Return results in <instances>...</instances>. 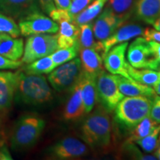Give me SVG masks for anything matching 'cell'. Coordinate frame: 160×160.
I'll return each mask as SVG.
<instances>
[{
	"label": "cell",
	"instance_id": "obj_1",
	"mask_svg": "<svg viewBox=\"0 0 160 160\" xmlns=\"http://www.w3.org/2000/svg\"><path fill=\"white\" fill-rule=\"evenodd\" d=\"M80 135L85 143L93 149L106 150L112 143V125L109 111L99 105L85 117Z\"/></svg>",
	"mask_w": 160,
	"mask_h": 160
},
{
	"label": "cell",
	"instance_id": "obj_2",
	"mask_svg": "<svg viewBox=\"0 0 160 160\" xmlns=\"http://www.w3.org/2000/svg\"><path fill=\"white\" fill-rule=\"evenodd\" d=\"M54 96L48 81L43 75L19 71L14 100L17 103L28 106H42L53 101Z\"/></svg>",
	"mask_w": 160,
	"mask_h": 160
},
{
	"label": "cell",
	"instance_id": "obj_3",
	"mask_svg": "<svg viewBox=\"0 0 160 160\" xmlns=\"http://www.w3.org/2000/svg\"><path fill=\"white\" fill-rule=\"evenodd\" d=\"M45 128V121L37 113L21 116L14 123L8 141L12 150L22 151L31 148L39 139Z\"/></svg>",
	"mask_w": 160,
	"mask_h": 160
},
{
	"label": "cell",
	"instance_id": "obj_4",
	"mask_svg": "<svg viewBox=\"0 0 160 160\" xmlns=\"http://www.w3.org/2000/svg\"><path fill=\"white\" fill-rule=\"evenodd\" d=\"M152 102L153 98L143 96L124 97L113 111L115 122L123 131H131L149 116Z\"/></svg>",
	"mask_w": 160,
	"mask_h": 160
},
{
	"label": "cell",
	"instance_id": "obj_5",
	"mask_svg": "<svg viewBox=\"0 0 160 160\" xmlns=\"http://www.w3.org/2000/svg\"><path fill=\"white\" fill-rule=\"evenodd\" d=\"M82 75L81 62L78 57L60 65L51 71L48 81L55 91H71L77 85Z\"/></svg>",
	"mask_w": 160,
	"mask_h": 160
},
{
	"label": "cell",
	"instance_id": "obj_6",
	"mask_svg": "<svg viewBox=\"0 0 160 160\" xmlns=\"http://www.w3.org/2000/svg\"><path fill=\"white\" fill-rule=\"evenodd\" d=\"M59 49L57 33H41L28 37L22 57L23 63L29 64L40 58L51 55Z\"/></svg>",
	"mask_w": 160,
	"mask_h": 160
},
{
	"label": "cell",
	"instance_id": "obj_7",
	"mask_svg": "<svg viewBox=\"0 0 160 160\" xmlns=\"http://www.w3.org/2000/svg\"><path fill=\"white\" fill-rule=\"evenodd\" d=\"M98 102L109 112H113L125 97L118 87L117 75L103 70L97 77Z\"/></svg>",
	"mask_w": 160,
	"mask_h": 160
},
{
	"label": "cell",
	"instance_id": "obj_8",
	"mask_svg": "<svg viewBox=\"0 0 160 160\" xmlns=\"http://www.w3.org/2000/svg\"><path fill=\"white\" fill-rule=\"evenodd\" d=\"M88 153L87 145L73 137H64L46 150L48 159L58 160L79 159Z\"/></svg>",
	"mask_w": 160,
	"mask_h": 160
},
{
	"label": "cell",
	"instance_id": "obj_9",
	"mask_svg": "<svg viewBox=\"0 0 160 160\" xmlns=\"http://www.w3.org/2000/svg\"><path fill=\"white\" fill-rule=\"evenodd\" d=\"M128 60L132 67L139 69L159 71L160 65L153 55L148 41L142 37H137L128 49Z\"/></svg>",
	"mask_w": 160,
	"mask_h": 160
},
{
	"label": "cell",
	"instance_id": "obj_10",
	"mask_svg": "<svg viewBox=\"0 0 160 160\" xmlns=\"http://www.w3.org/2000/svg\"><path fill=\"white\" fill-rule=\"evenodd\" d=\"M20 33L24 37L41 33L55 34L59 31V25L51 17L40 11L33 12L19 20Z\"/></svg>",
	"mask_w": 160,
	"mask_h": 160
},
{
	"label": "cell",
	"instance_id": "obj_11",
	"mask_svg": "<svg viewBox=\"0 0 160 160\" xmlns=\"http://www.w3.org/2000/svg\"><path fill=\"white\" fill-rule=\"evenodd\" d=\"M128 19V18L117 15L107 6L98 15L94 22H93L95 39L98 41L106 39L120 26L124 25Z\"/></svg>",
	"mask_w": 160,
	"mask_h": 160
},
{
	"label": "cell",
	"instance_id": "obj_12",
	"mask_svg": "<svg viewBox=\"0 0 160 160\" xmlns=\"http://www.w3.org/2000/svg\"><path fill=\"white\" fill-rule=\"evenodd\" d=\"M128 47V42L119 44L113 46L103 57L105 69L112 74L119 75L132 79L128 72V62H126L125 53Z\"/></svg>",
	"mask_w": 160,
	"mask_h": 160
},
{
	"label": "cell",
	"instance_id": "obj_13",
	"mask_svg": "<svg viewBox=\"0 0 160 160\" xmlns=\"http://www.w3.org/2000/svg\"><path fill=\"white\" fill-rule=\"evenodd\" d=\"M39 0H0V13L15 20L41 11Z\"/></svg>",
	"mask_w": 160,
	"mask_h": 160
},
{
	"label": "cell",
	"instance_id": "obj_14",
	"mask_svg": "<svg viewBox=\"0 0 160 160\" xmlns=\"http://www.w3.org/2000/svg\"><path fill=\"white\" fill-rule=\"evenodd\" d=\"M18 79L19 71L0 72V113L5 115L14 100Z\"/></svg>",
	"mask_w": 160,
	"mask_h": 160
},
{
	"label": "cell",
	"instance_id": "obj_15",
	"mask_svg": "<svg viewBox=\"0 0 160 160\" xmlns=\"http://www.w3.org/2000/svg\"><path fill=\"white\" fill-rule=\"evenodd\" d=\"M143 31L144 29L142 26L136 24H128L120 26L109 37L101 41L103 49V57L113 46L142 36Z\"/></svg>",
	"mask_w": 160,
	"mask_h": 160
},
{
	"label": "cell",
	"instance_id": "obj_16",
	"mask_svg": "<svg viewBox=\"0 0 160 160\" xmlns=\"http://www.w3.org/2000/svg\"><path fill=\"white\" fill-rule=\"evenodd\" d=\"M71 91V95L64 107L62 118L66 122H77L87 114L81 95L79 80Z\"/></svg>",
	"mask_w": 160,
	"mask_h": 160
},
{
	"label": "cell",
	"instance_id": "obj_17",
	"mask_svg": "<svg viewBox=\"0 0 160 160\" xmlns=\"http://www.w3.org/2000/svg\"><path fill=\"white\" fill-rule=\"evenodd\" d=\"M82 73L85 75L97 77L103 71L102 55L93 48H82L79 50Z\"/></svg>",
	"mask_w": 160,
	"mask_h": 160
},
{
	"label": "cell",
	"instance_id": "obj_18",
	"mask_svg": "<svg viewBox=\"0 0 160 160\" xmlns=\"http://www.w3.org/2000/svg\"><path fill=\"white\" fill-rule=\"evenodd\" d=\"M118 87L119 91L126 97H148L153 98L157 95L152 87L143 85L134 79H130L122 76L117 75Z\"/></svg>",
	"mask_w": 160,
	"mask_h": 160
},
{
	"label": "cell",
	"instance_id": "obj_19",
	"mask_svg": "<svg viewBox=\"0 0 160 160\" xmlns=\"http://www.w3.org/2000/svg\"><path fill=\"white\" fill-rule=\"evenodd\" d=\"M24 46V40L22 38L0 33V54L3 57L13 61L20 60L23 56Z\"/></svg>",
	"mask_w": 160,
	"mask_h": 160
},
{
	"label": "cell",
	"instance_id": "obj_20",
	"mask_svg": "<svg viewBox=\"0 0 160 160\" xmlns=\"http://www.w3.org/2000/svg\"><path fill=\"white\" fill-rule=\"evenodd\" d=\"M59 31L57 33L59 49L67 48L77 45L79 28L70 20H61L59 22Z\"/></svg>",
	"mask_w": 160,
	"mask_h": 160
},
{
	"label": "cell",
	"instance_id": "obj_21",
	"mask_svg": "<svg viewBox=\"0 0 160 160\" xmlns=\"http://www.w3.org/2000/svg\"><path fill=\"white\" fill-rule=\"evenodd\" d=\"M81 95L86 113H89L94 108L98 102L97 90V77L85 75L82 73L79 79Z\"/></svg>",
	"mask_w": 160,
	"mask_h": 160
},
{
	"label": "cell",
	"instance_id": "obj_22",
	"mask_svg": "<svg viewBox=\"0 0 160 160\" xmlns=\"http://www.w3.org/2000/svg\"><path fill=\"white\" fill-rule=\"evenodd\" d=\"M133 13L137 19L152 25L160 16V0H137Z\"/></svg>",
	"mask_w": 160,
	"mask_h": 160
},
{
	"label": "cell",
	"instance_id": "obj_23",
	"mask_svg": "<svg viewBox=\"0 0 160 160\" xmlns=\"http://www.w3.org/2000/svg\"><path fill=\"white\" fill-rule=\"evenodd\" d=\"M79 33L77 45L79 49L93 48L100 53L103 58V49L101 41H95L93 31V22L79 26Z\"/></svg>",
	"mask_w": 160,
	"mask_h": 160
},
{
	"label": "cell",
	"instance_id": "obj_24",
	"mask_svg": "<svg viewBox=\"0 0 160 160\" xmlns=\"http://www.w3.org/2000/svg\"><path fill=\"white\" fill-rule=\"evenodd\" d=\"M108 0H92L88 5L77 14L73 19V22L79 26L83 24L93 22L95 18L102 11Z\"/></svg>",
	"mask_w": 160,
	"mask_h": 160
},
{
	"label": "cell",
	"instance_id": "obj_25",
	"mask_svg": "<svg viewBox=\"0 0 160 160\" xmlns=\"http://www.w3.org/2000/svg\"><path fill=\"white\" fill-rule=\"evenodd\" d=\"M128 72L132 79L135 81L152 88L160 79V70L157 71L145 68L137 69L132 67L128 63Z\"/></svg>",
	"mask_w": 160,
	"mask_h": 160
},
{
	"label": "cell",
	"instance_id": "obj_26",
	"mask_svg": "<svg viewBox=\"0 0 160 160\" xmlns=\"http://www.w3.org/2000/svg\"><path fill=\"white\" fill-rule=\"evenodd\" d=\"M57 67V65L53 62L51 56H47L28 64L23 71L31 74H49Z\"/></svg>",
	"mask_w": 160,
	"mask_h": 160
},
{
	"label": "cell",
	"instance_id": "obj_27",
	"mask_svg": "<svg viewBox=\"0 0 160 160\" xmlns=\"http://www.w3.org/2000/svg\"><path fill=\"white\" fill-rule=\"evenodd\" d=\"M158 125H159L157 122H155L150 117V116H148L132 130L131 131V134H130L129 137L126 139L125 142L135 143V142L137 140L151 133Z\"/></svg>",
	"mask_w": 160,
	"mask_h": 160
},
{
	"label": "cell",
	"instance_id": "obj_28",
	"mask_svg": "<svg viewBox=\"0 0 160 160\" xmlns=\"http://www.w3.org/2000/svg\"><path fill=\"white\" fill-rule=\"evenodd\" d=\"M137 0H108V7L118 16L129 19Z\"/></svg>",
	"mask_w": 160,
	"mask_h": 160
},
{
	"label": "cell",
	"instance_id": "obj_29",
	"mask_svg": "<svg viewBox=\"0 0 160 160\" xmlns=\"http://www.w3.org/2000/svg\"><path fill=\"white\" fill-rule=\"evenodd\" d=\"M79 52V49L78 45L72 46V47L67 48H60L53 52L51 56V59H53L57 66L62 65V64L68 62L73 59L77 57L78 53Z\"/></svg>",
	"mask_w": 160,
	"mask_h": 160
},
{
	"label": "cell",
	"instance_id": "obj_30",
	"mask_svg": "<svg viewBox=\"0 0 160 160\" xmlns=\"http://www.w3.org/2000/svg\"><path fill=\"white\" fill-rule=\"evenodd\" d=\"M160 133V125L157 126L152 132L146 137L135 142L145 153H153L159 145V135Z\"/></svg>",
	"mask_w": 160,
	"mask_h": 160
},
{
	"label": "cell",
	"instance_id": "obj_31",
	"mask_svg": "<svg viewBox=\"0 0 160 160\" xmlns=\"http://www.w3.org/2000/svg\"><path fill=\"white\" fill-rule=\"evenodd\" d=\"M0 33H8L15 38L21 35L19 27L15 19L2 13H0Z\"/></svg>",
	"mask_w": 160,
	"mask_h": 160
},
{
	"label": "cell",
	"instance_id": "obj_32",
	"mask_svg": "<svg viewBox=\"0 0 160 160\" xmlns=\"http://www.w3.org/2000/svg\"><path fill=\"white\" fill-rule=\"evenodd\" d=\"M124 148H125V151L129 153L130 157L135 159H141V160H156L157 158L154 155H148L144 154L139 151V149L134 145V143L132 142H125L124 144Z\"/></svg>",
	"mask_w": 160,
	"mask_h": 160
},
{
	"label": "cell",
	"instance_id": "obj_33",
	"mask_svg": "<svg viewBox=\"0 0 160 160\" xmlns=\"http://www.w3.org/2000/svg\"><path fill=\"white\" fill-rule=\"evenodd\" d=\"M91 1L92 0H71V3L67 11L71 18L72 22L76 16L85 9Z\"/></svg>",
	"mask_w": 160,
	"mask_h": 160
},
{
	"label": "cell",
	"instance_id": "obj_34",
	"mask_svg": "<svg viewBox=\"0 0 160 160\" xmlns=\"http://www.w3.org/2000/svg\"><path fill=\"white\" fill-rule=\"evenodd\" d=\"M149 116L155 122L160 125V96L156 95L153 98Z\"/></svg>",
	"mask_w": 160,
	"mask_h": 160
},
{
	"label": "cell",
	"instance_id": "obj_35",
	"mask_svg": "<svg viewBox=\"0 0 160 160\" xmlns=\"http://www.w3.org/2000/svg\"><path fill=\"white\" fill-rule=\"evenodd\" d=\"M22 60L13 61L0 54V70H14L22 65Z\"/></svg>",
	"mask_w": 160,
	"mask_h": 160
},
{
	"label": "cell",
	"instance_id": "obj_36",
	"mask_svg": "<svg viewBox=\"0 0 160 160\" xmlns=\"http://www.w3.org/2000/svg\"><path fill=\"white\" fill-rule=\"evenodd\" d=\"M142 37L148 42L155 41L157 42H160V31L156 30L155 28H147L144 29Z\"/></svg>",
	"mask_w": 160,
	"mask_h": 160
},
{
	"label": "cell",
	"instance_id": "obj_37",
	"mask_svg": "<svg viewBox=\"0 0 160 160\" xmlns=\"http://www.w3.org/2000/svg\"><path fill=\"white\" fill-rule=\"evenodd\" d=\"M4 117L5 114L0 113V147L8 145V137L5 131Z\"/></svg>",
	"mask_w": 160,
	"mask_h": 160
},
{
	"label": "cell",
	"instance_id": "obj_38",
	"mask_svg": "<svg viewBox=\"0 0 160 160\" xmlns=\"http://www.w3.org/2000/svg\"><path fill=\"white\" fill-rule=\"evenodd\" d=\"M39 2L41 9L47 14H49L53 10L56 8L53 0H39Z\"/></svg>",
	"mask_w": 160,
	"mask_h": 160
},
{
	"label": "cell",
	"instance_id": "obj_39",
	"mask_svg": "<svg viewBox=\"0 0 160 160\" xmlns=\"http://www.w3.org/2000/svg\"><path fill=\"white\" fill-rule=\"evenodd\" d=\"M148 42L156 59L160 65V42H157L155 41H149Z\"/></svg>",
	"mask_w": 160,
	"mask_h": 160
},
{
	"label": "cell",
	"instance_id": "obj_40",
	"mask_svg": "<svg viewBox=\"0 0 160 160\" xmlns=\"http://www.w3.org/2000/svg\"><path fill=\"white\" fill-rule=\"evenodd\" d=\"M13 159L10 153L8 145H4L0 147V160H11Z\"/></svg>",
	"mask_w": 160,
	"mask_h": 160
},
{
	"label": "cell",
	"instance_id": "obj_41",
	"mask_svg": "<svg viewBox=\"0 0 160 160\" xmlns=\"http://www.w3.org/2000/svg\"><path fill=\"white\" fill-rule=\"evenodd\" d=\"M56 8L68 10L71 3V0H53Z\"/></svg>",
	"mask_w": 160,
	"mask_h": 160
},
{
	"label": "cell",
	"instance_id": "obj_42",
	"mask_svg": "<svg viewBox=\"0 0 160 160\" xmlns=\"http://www.w3.org/2000/svg\"><path fill=\"white\" fill-rule=\"evenodd\" d=\"M152 25H153V28L158 30V31H160V16L152 23Z\"/></svg>",
	"mask_w": 160,
	"mask_h": 160
},
{
	"label": "cell",
	"instance_id": "obj_43",
	"mask_svg": "<svg viewBox=\"0 0 160 160\" xmlns=\"http://www.w3.org/2000/svg\"><path fill=\"white\" fill-rule=\"evenodd\" d=\"M153 88L154 90L155 93H157V95L160 96V79L153 86Z\"/></svg>",
	"mask_w": 160,
	"mask_h": 160
},
{
	"label": "cell",
	"instance_id": "obj_44",
	"mask_svg": "<svg viewBox=\"0 0 160 160\" xmlns=\"http://www.w3.org/2000/svg\"><path fill=\"white\" fill-rule=\"evenodd\" d=\"M153 152H154V153H153V155L155 156L156 158H157V159L160 160V145L158 146L157 148Z\"/></svg>",
	"mask_w": 160,
	"mask_h": 160
},
{
	"label": "cell",
	"instance_id": "obj_45",
	"mask_svg": "<svg viewBox=\"0 0 160 160\" xmlns=\"http://www.w3.org/2000/svg\"><path fill=\"white\" fill-rule=\"evenodd\" d=\"M159 145H160V133H159Z\"/></svg>",
	"mask_w": 160,
	"mask_h": 160
}]
</instances>
